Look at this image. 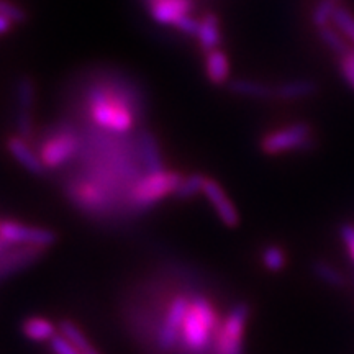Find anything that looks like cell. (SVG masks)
I'll use <instances>...</instances> for the list:
<instances>
[{
	"mask_svg": "<svg viewBox=\"0 0 354 354\" xmlns=\"http://www.w3.org/2000/svg\"><path fill=\"white\" fill-rule=\"evenodd\" d=\"M127 84L99 82L86 94L87 112L92 123L102 131L127 135L136 127L141 110L135 107V97Z\"/></svg>",
	"mask_w": 354,
	"mask_h": 354,
	"instance_id": "1",
	"label": "cell"
},
{
	"mask_svg": "<svg viewBox=\"0 0 354 354\" xmlns=\"http://www.w3.org/2000/svg\"><path fill=\"white\" fill-rule=\"evenodd\" d=\"M218 313L203 295H194L183 326V343L192 353H205L220 328Z\"/></svg>",
	"mask_w": 354,
	"mask_h": 354,
	"instance_id": "2",
	"label": "cell"
},
{
	"mask_svg": "<svg viewBox=\"0 0 354 354\" xmlns=\"http://www.w3.org/2000/svg\"><path fill=\"white\" fill-rule=\"evenodd\" d=\"M183 177L180 172L167 169L138 177L131 185L130 201L136 209H149L166 197L174 196Z\"/></svg>",
	"mask_w": 354,
	"mask_h": 354,
	"instance_id": "3",
	"label": "cell"
},
{
	"mask_svg": "<svg viewBox=\"0 0 354 354\" xmlns=\"http://www.w3.org/2000/svg\"><path fill=\"white\" fill-rule=\"evenodd\" d=\"M313 145L315 141L312 127L302 122L268 133L259 141V149L268 156H276L289 151H307L313 148Z\"/></svg>",
	"mask_w": 354,
	"mask_h": 354,
	"instance_id": "4",
	"label": "cell"
},
{
	"mask_svg": "<svg viewBox=\"0 0 354 354\" xmlns=\"http://www.w3.org/2000/svg\"><path fill=\"white\" fill-rule=\"evenodd\" d=\"M250 305L246 302L234 304L225 315L215 336L216 354H243L246 323L250 320Z\"/></svg>",
	"mask_w": 354,
	"mask_h": 354,
	"instance_id": "5",
	"label": "cell"
},
{
	"mask_svg": "<svg viewBox=\"0 0 354 354\" xmlns=\"http://www.w3.org/2000/svg\"><path fill=\"white\" fill-rule=\"evenodd\" d=\"M79 149H81L79 133L73 127L64 125L43 141L38 153L46 169H57L77 156Z\"/></svg>",
	"mask_w": 354,
	"mask_h": 354,
	"instance_id": "6",
	"label": "cell"
},
{
	"mask_svg": "<svg viewBox=\"0 0 354 354\" xmlns=\"http://www.w3.org/2000/svg\"><path fill=\"white\" fill-rule=\"evenodd\" d=\"M189 307L190 299L184 294L176 295L171 300L165 320H162L158 331V346L161 351L169 353L179 344V339L183 338V326L185 317H187Z\"/></svg>",
	"mask_w": 354,
	"mask_h": 354,
	"instance_id": "7",
	"label": "cell"
},
{
	"mask_svg": "<svg viewBox=\"0 0 354 354\" xmlns=\"http://www.w3.org/2000/svg\"><path fill=\"white\" fill-rule=\"evenodd\" d=\"M0 238L10 245L50 248L57 241V234L53 230L30 227L15 220H0Z\"/></svg>",
	"mask_w": 354,
	"mask_h": 354,
	"instance_id": "8",
	"label": "cell"
},
{
	"mask_svg": "<svg viewBox=\"0 0 354 354\" xmlns=\"http://www.w3.org/2000/svg\"><path fill=\"white\" fill-rule=\"evenodd\" d=\"M44 253H46V248L39 246H7L6 250L0 251V281H6L13 274L25 271L30 266L37 264Z\"/></svg>",
	"mask_w": 354,
	"mask_h": 354,
	"instance_id": "9",
	"label": "cell"
},
{
	"mask_svg": "<svg viewBox=\"0 0 354 354\" xmlns=\"http://www.w3.org/2000/svg\"><path fill=\"white\" fill-rule=\"evenodd\" d=\"M37 99V87L32 77L24 76L15 86L17 100V130L20 136L26 138L33 130V105Z\"/></svg>",
	"mask_w": 354,
	"mask_h": 354,
	"instance_id": "10",
	"label": "cell"
},
{
	"mask_svg": "<svg viewBox=\"0 0 354 354\" xmlns=\"http://www.w3.org/2000/svg\"><path fill=\"white\" fill-rule=\"evenodd\" d=\"M203 196H205L210 205L214 207L216 216H218L225 227L236 228L240 225V214H238L236 207L233 205L228 194L225 192V189L215 179L207 177L205 187H203Z\"/></svg>",
	"mask_w": 354,
	"mask_h": 354,
	"instance_id": "11",
	"label": "cell"
},
{
	"mask_svg": "<svg viewBox=\"0 0 354 354\" xmlns=\"http://www.w3.org/2000/svg\"><path fill=\"white\" fill-rule=\"evenodd\" d=\"M136 154H138L146 174L166 169L161 146H159L156 135L149 128H141L136 135Z\"/></svg>",
	"mask_w": 354,
	"mask_h": 354,
	"instance_id": "12",
	"label": "cell"
},
{
	"mask_svg": "<svg viewBox=\"0 0 354 354\" xmlns=\"http://www.w3.org/2000/svg\"><path fill=\"white\" fill-rule=\"evenodd\" d=\"M149 17L159 25L172 26L179 17L192 13L196 8L194 0H146Z\"/></svg>",
	"mask_w": 354,
	"mask_h": 354,
	"instance_id": "13",
	"label": "cell"
},
{
	"mask_svg": "<svg viewBox=\"0 0 354 354\" xmlns=\"http://www.w3.org/2000/svg\"><path fill=\"white\" fill-rule=\"evenodd\" d=\"M7 151L30 174L44 176V172L48 171L46 166L43 165L41 158H39V153L35 151L24 136H10L7 140Z\"/></svg>",
	"mask_w": 354,
	"mask_h": 354,
	"instance_id": "14",
	"label": "cell"
},
{
	"mask_svg": "<svg viewBox=\"0 0 354 354\" xmlns=\"http://www.w3.org/2000/svg\"><path fill=\"white\" fill-rule=\"evenodd\" d=\"M197 41L205 55L210 51L218 50L221 43V24L216 13L209 12L202 17L197 33Z\"/></svg>",
	"mask_w": 354,
	"mask_h": 354,
	"instance_id": "15",
	"label": "cell"
},
{
	"mask_svg": "<svg viewBox=\"0 0 354 354\" xmlns=\"http://www.w3.org/2000/svg\"><path fill=\"white\" fill-rule=\"evenodd\" d=\"M21 335L33 343H50L59 333L55 323L43 317H28L20 325Z\"/></svg>",
	"mask_w": 354,
	"mask_h": 354,
	"instance_id": "16",
	"label": "cell"
},
{
	"mask_svg": "<svg viewBox=\"0 0 354 354\" xmlns=\"http://www.w3.org/2000/svg\"><path fill=\"white\" fill-rule=\"evenodd\" d=\"M230 73L232 66L227 53L223 50H215L205 55V76L214 86H225L230 84Z\"/></svg>",
	"mask_w": 354,
	"mask_h": 354,
	"instance_id": "17",
	"label": "cell"
},
{
	"mask_svg": "<svg viewBox=\"0 0 354 354\" xmlns=\"http://www.w3.org/2000/svg\"><path fill=\"white\" fill-rule=\"evenodd\" d=\"M228 87L234 95L245 97V99L268 100L276 97V87L268 86L264 82L250 81V79H233L230 81Z\"/></svg>",
	"mask_w": 354,
	"mask_h": 354,
	"instance_id": "18",
	"label": "cell"
},
{
	"mask_svg": "<svg viewBox=\"0 0 354 354\" xmlns=\"http://www.w3.org/2000/svg\"><path fill=\"white\" fill-rule=\"evenodd\" d=\"M318 91V86L310 79H297V81L282 82L276 87V97L279 100H300L312 97Z\"/></svg>",
	"mask_w": 354,
	"mask_h": 354,
	"instance_id": "19",
	"label": "cell"
},
{
	"mask_svg": "<svg viewBox=\"0 0 354 354\" xmlns=\"http://www.w3.org/2000/svg\"><path fill=\"white\" fill-rule=\"evenodd\" d=\"M318 37H320L322 43L338 57L344 56L349 50H351V46L348 44V39L344 38L333 25L318 30Z\"/></svg>",
	"mask_w": 354,
	"mask_h": 354,
	"instance_id": "20",
	"label": "cell"
},
{
	"mask_svg": "<svg viewBox=\"0 0 354 354\" xmlns=\"http://www.w3.org/2000/svg\"><path fill=\"white\" fill-rule=\"evenodd\" d=\"M207 177L203 174H189L183 177L179 187H177L174 197L177 201H190V198L197 197L198 194H203V187H205Z\"/></svg>",
	"mask_w": 354,
	"mask_h": 354,
	"instance_id": "21",
	"label": "cell"
},
{
	"mask_svg": "<svg viewBox=\"0 0 354 354\" xmlns=\"http://www.w3.org/2000/svg\"><path fill=\"white\" fill-rule=\"evenodd\" d=\"M57 328H59V333L63 335L64 338H68L69 342L73 343L74 346H76L82 354H88L95 349L91 343H88L87 336L84 335V331L79 328L74 322L61 320L59 325H57Z\"/></svg>",
	"mask_w": 354,
	"mask_h": 354,
	"instance_id": "22",
	"label": "cell"
},
{
	"mask_svg": "<svg viewBox=\"0 0 354 354\" xmlns=\"http://www.w3.org/2000/svg\"><path fill=\"white\" fill-rule=\"evenodd\" d=\"M261 263L269 272H281L287 266L286 251L279 245H268L261 251Z\"/></svg>",
	"mask_w": 354,
	"mask_h": 354,
	"instance_id": "23",
	"label": "cell"
},
{
	"mask_svg": "<svg viewBox=\"0 0 354 354\" xmlns=\"http://www.w3.org/2000/svg\"><path fill=\"white\" fill-rule=\"evenodd\" d=\"M333 26L354 46V13L349 8L343 6L336 7Z\"/></svg>",
	"mask_w": 354,
	"mask_h": 354,
	"instance_id": "24",
	"label": "cell"
},
{
	"mask_svg": "<svg viewBox=\"0 0 354 354\" xmlns=\"http://www.w3.org/2000/svg\"><path fill=\"white\" fill-rule=\"evenodd\" d=\"M338 3L333 0H320L312 12V24L317 30L333 25V17Z\"/></svg>",
	"mask_w": 354,
	"mask_h": 354,
	"instance_id": "25",
	"label": "cell"
},
{
	"mask_svg": "<svg viewBox=\"0 0 354 354\" xmlns=\"http://www.w3.org/2000/svg\"><path fill=\"white\" fill-rule=\"evenodd\" d=\"M312 271L322 282H325V284L331 287H342L344 284L343 276L338 272V269L328 263H325V261H315L312 264Z\"/></svg>",
	"mask_w": 354,
	"mask_h": 354,
	"instance_id": "26",
	"label": "cell"
},
{
	"mask_svg": "<svg viewBox=\"0 0 354 354\" xmlns=\"http://www.w3.org/2000/svg\"><path fill=\"white\" fill-rule=\"evenodd\" d=\"M0 15L6 17L12 24H24L26 20V12L17 3L8 2V0H0Z\"/></svg>",
	"mask_w": 354,
	"mask_h": 354,
	"instance_id": "27",
	"label": "cell"
},
{
	"mask_svg": "<svg viewBox=\"0 0 354 354\" xmlns=\"http://www.w3.org/2000/svg\"><path fill=\"white\" fill-rule=\"evenodd\" d=\"M198 26H201V20H197L196 17H192L190 13L179 17V19L172 24V28H176L177 32L187 35V37H196V38L198 33Z\"/></svg>",
	"mask_w": 354,
	"mask_h": 354,
	"instance_id": "28",
	"label": "cell"
},
{
	"mask_svg": "<svg viewBox=\"0 0 354 354\" xmlns=\"http://www.w3.org/2000/svg\"><path fill=\"white\" fill-rule=\"evenodd\" d=\"M338 68H339V73H342V76L344 79V82L348 84L351 91H354V55H353V48L346 53V55L338 57Z\"/></svg>",
	"mask_w": 354,
	"mask_h": 354,
	"instance_id": "29",
	"label": "cell"
},
{
	"mask_svg": "<svg viewBox=\"0 0 354 354\" xmlns=\"http://www.w3.org/2000/svg\"><path fill=\"white\" fill-rule=\"evenodd\" d=\"M50 349L53 354H82L73 343L69 342L68 338H64L61 333H57L55 338L51 339Z\"/></svg>",
	"mask_w": 354,
	"mask_h": 354,
	"instance_id": "30",
	"label": "cell"
},
{
	"mask_svg": "<svg viewBox=\"0 0 354 354\" xmlns=\"http://www.w3.org/2000/svg\"><path fill=\"white\" fill-rule=\"evenodd\" d=\"M339 234H342V240L346 245L349 258L354 261V227L353 225H343L339 228Z\"/></svg>",
	"mask_w": 354,
	"mask_h": 354,
	"instance_id": "31",
	"label": "cell"
},
{
	"mask_svg": "<svg viewBox=\"0 0 354 354\" xmlns=\"http://www.w3.org/2000/svg\"><path fill=\"white\" fill-rule=\"evenodd\" d=\"M13 24L8 19H6V17L0 15V35H6L12 30Z\"/></svg>",
	"mask_w": 354,
	"mask_h": 354,
	"instance_id": "32",
	"label": "cell"
},
{
	"mask_svg": "<svg viewBox=\"0 0 354 354\" xmlns=\"http://www.w3.org/2000/svg\"><path fill=\"white\" fill-rule=\"evenodd\" d=\"M88 354H100V353L97 351V349H94V351H91V353H88Z\"/></svg>",
	"mask_w": 354,
	"mask_h": 354,
	"instance_id": "33",
	"label": "cell"
},
{
	"mask_svg": "<svg viewBox=\"0 0 354 354\" xmlns=\"http://www.w3.org/2000/svg\"><path fill=\"white\" fill-rule=\"evenodd\" d=\"M333 2H336V3H338V2H339V0H333Z\"/></svg>",
	"mask_w": 354,
	"mask_h": 354,
	"instance_id": "34",
	"label": "cell"
},
{
	"mask_svg": "<svg viewBox=\"0 0 354 354\" xmlns=\"http://www.w3.org/2000/svg\"><path fill=\"white\" fill-rule=\"evenodd\" d=\"M353 55H354V46H353Z\"/></svg>",
	"mask_w": 354,
	"mask_h": 354,
	"instance_id": "35",
	"label": "cell"
}]
</instances>
